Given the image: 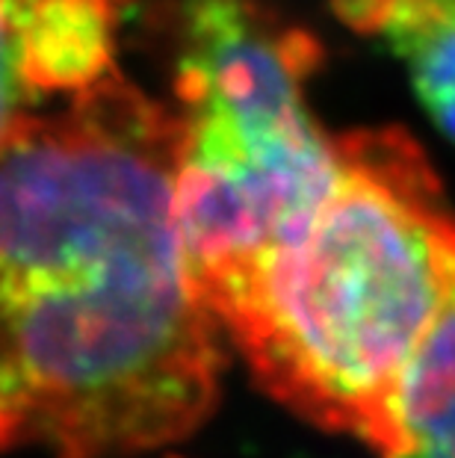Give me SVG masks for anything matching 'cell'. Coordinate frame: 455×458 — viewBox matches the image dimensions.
Here are the masks:
<instances>
[{
	"label": "cell",
	"instance_id": "obj_1",
	"mask_svg": "<svg viewBox=\"0 0 455 458\" xmlns=\"http://www.w3.org/2000/svg\"><path fill=\"white\" fill-rule=\"evenodd\" d=\"M178 136L115 72L0 145V453L133 455L216 405V323L175 222Z\"/></svg>",
	"mask_w": 455,
	"mask_h": 458
},
{
	"label": "cell",
	"instance_id": "obj_2",
	"mask_svg": "<svg viewBox=\"0 0 455 458\" xmlns=\"http://www.w3.org/2000/svg\"><path fill=\"white\" fill-rule=\"evenodd\" d=\"M455 284V213L402 131L337 136V174L284 237L196 284L290 411L384 450L396 385Z\"/></svg>",
	"mask_w": 455,
	"mask_h": 458
},
{
	"label": "cell",
	"instance_id": "obj_3",
	"mask_svg": "<svg viewBox=\"0 0 455 458\" xmlns=\"http://www.w3.org/2000/svg\"><path fill=\"white\" fill-rule=\"evenodd\" d=\"M319 45L260 0L181 13L175 222L192 287L302 222L337 174V136L308 110Z\"/></svg>",
	"mask_w": 455,
	"mask_h": 458
},
{
	"label": "cell",
	"instance_id": "obj_4",
	"mask_svg": "<svg viewBox=\"0 0 455 458\" xmlns=\"http://www.w3.org/2000/svg\"><path fill=\"white\" fill-rule=\"evenodd\" d=\"M334 9L358 33L384 38L426 113L455 140V0H334Z\"/></svg>",
	"mask_w": 455,
	"mask_h": 458
},
{
	"label": "cell",
	"instance_id": "obj_5",
	"mask_svg": "<svg viewBox=\"0 0 455 458\" xmlns=\"http://www.w3.org/2000/svg\"><path fill=\"white\" fill-rule=\"evenodd\" d=\"M382 458H455V284L396 385Z\"/></svg>",
	"mask_w": 455,
	"mask_h": 458
},
{
	"label": "cell",
	"instance_id": "obj_6",
	"mask_svg": "<svg viewBox=\"0 0 455 458\" xmlns=\"http://www.w3.org/2000/svg\"><path fill=\"white\" fill-rule=\"evenodd\" d=\"M21 9L24 0H0V145L33 104L21 77Z\"/></svg>",
	"mask_w": 455,
	"mask_h": 458
},
{
	"label": "cell",
	"instance_id": "obj_7",
	"mask_svg": "<svg viewBox=\"0 0 455 458\" xmlns=\"http://www.w3.org/2000/svg\"><path fill=\"white\" fill-rule=\"evenodd\" d=\"M113 4H122V0H113Z\"/></svg>",
	"mask_w": 455,
	"mask_h": 458
}]
</instances>
